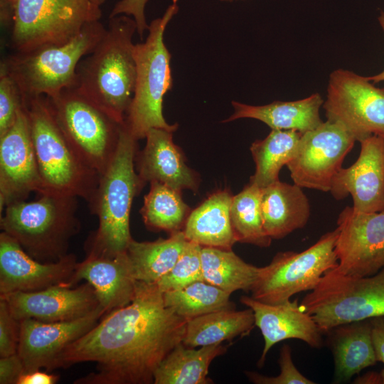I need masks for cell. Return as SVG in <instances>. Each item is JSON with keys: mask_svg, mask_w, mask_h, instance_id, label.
<instances>
[{"mask_svg": "<svg viewBox=\"0 0 384 384\" xmlns=\"http://www.w3.org/2000/svg\"><path fill=\"white\" fill-rule=\"evenodd\" d=\"M187 322L164 304L155 284L137 281L132 302L104 315L68 345L54 369L92 361L97 363L96 371L74 383H154L156 369L182 342Z\"/></svg>", "mask_w": 384, "mask_h": 384, "instance_id": "1", "label": "cell"}, {"mask_svg": "<svg viewBox=\"0 0 384 384\" xmlns=\"http://www.w3.org/2000/svg\"><path fill=\"white\" fill-rule=\"evenodd\" d=\"M134 19L120 14L108 26L94 50L77 67L75 87L119 124H123L136 82Z\"/></svg>", "mask_w": 384, "mask_h": 384, "instance_id": "2", "label": "cell"}, {"mask_svg": "<svg viewBox=\"0 0 384 384\" xmlns=\"http://www.w3.org/2000/svg\"><path fill=\"white\" fill-rule=\"evenodd\" d=\"M137 139L123 124L115 154L100 176L88 203L98 227L87 239V253L115 255L126 252L132 240L129 216L132 201L144 183L134 171Z\"/></svg>", "mask_w": 384, "mask_h": 384, "instance_id": "3", "label": "cell"}, {"mask_svg": "<svg viewBox=\"0 0 384 384\" xmlns=\"http://www.w3.org/2000/svg\"><path fill=\"white\" fill-rule=\"evenodd\" d=\"M105 0H0V18L10 28L15 52L61 44L100 21Z\"/></svg>", "mask_w": 384, "mask_h": 384, "instance_id": "4", "label": "cell"}, {"mask_svg": "<svg viewBox=\"0 0 384 384\" xmlns=\"http://www.w3.org/2000/svg\"><path fill=\"white\" fill-rule=\"evenodd\" d=\"M24 101L41 178L40 194L75 196L88 203L97 186L99 174L81 159L68 141L46 96Z\"/></svg>", "mask_w": 384, "mask_h": 384, "instance_id": "5", "label": "cell"}, {"mask_svg": "<svg viewBox=\"0 0 384 384\" xmlns=\"http://www.w3.org/2000/svg\"><path fill=\"white\" fill-rule=\"evenodd\" d=\"M77 198L43 193L35 201L12 203L1 215V229L33 259L58 261L68 255L70 240L80 229Z\"/></svg>", "mask_w": 384, "mask_h": 384, "instance_id": "6", "label": "cell"}, {"mask_svg": "<svg viewBox=\"0 0 384 384\" xmlns=\"http://www.w3.org/2000/svg\"><path fill=\"white\" fill-rule=\"evenodd\" d=\"M178 0H172L161 17L149 24L148 36L134 45L137 76L133 97L124 124L137 139L145 138L153 128L174 132L163 114V101L173 85L171 55L164 43L165 30L178 11Z\"/></svg>", "mask_w": 384, "mask_h": 384, "instance_id": "7", "label": "cell"}, {"mask_svg": "<svg viewBox=\"0 0 384 384\" xmlns=\"http://www.w3.org/2000/svg\"><path fill=\"white\" fill-rule=\"evenodd\" d=\"M106 28L100 21L94 22L66 43L15 52L1 60L0 67L17 82L24 99L53 97L75 87L78 63L94 50Z\"/></svg>", "mask_w": 384, "mask_h": 384, "instance_id": "8", "label": "cell"}, {"mask_svg": "<svg viewBox=\"0 0 384 384\" xmlns=\"http://www.w3.org/2000/svg\"><path fill=\"white\" fill-rule=\"evenodd\" d=\"M300 306L323 334L343 324L384 316V268L371 276L356 277L336 267L326 272Z\"/></svg>", "mask_w": 384, "mask_h": 384, "instance_id": "9", "label": "cell"}, {"mask_svg": "<svg viewBox=\"0 0 384 384\" xmlns=\"http://www.w3.org/2000/svg\"><path fill=\"white\" fill-rule=\"evenodd\" d=\"M46 97L57 124L75 151L89 167L102 174L115 154L122 124L75 87Z\"/></svg>", "mask_w": 384, "mask_h": 384, "instance_id": "10", "label": "cell"}, {"mask_svg": "<svg viewBox=\"0 0 384 384\" xmlns=\"http://www.w3.org/2000/svg\"><path fill=\"white\" fill-rule=\"evenodd\" d=\"M336 238V228L301 252H278L269 265L259 267L251 297L266 304H279L297 293L312 291L326 272L338 266Z\"/></svg>", "mask_w": 384, "mask_h": 384, "instance_id": "11", "label": "cell"}, {"mask_svg": "<svg viewBox=\"0 0 384 384\" xmlns=\"http://www.w3.org/2000/svg\"><path fill=\"white\" fill-rule=\"evenodd\" d=\"M323 108L327 120L342 125L356 141L384 134V88L375 87L367 77L334 70Z\"/></svg>", "mask_w": 384, "mask_h": 384, "instance_id": "12", "label": "cell"}, {"mask_svg": "<svg viewBox=\"0 0 384 384\" xmlns=\"http://www.w3.org/2000/svg\"><path fill=\"white\" fill-rule=\"evenodd\" d=\"M356 141L342 125L330 120L302 134L294 158L287 164L294 183L330 191L334 177Z\"/></svg>", "mask_w": 384, "mask_h": 384, "instance_id": "13", "label": "cell"}, {"mask_svg": "<svg viewBox=\"0 0 384 384\" xmlns=\"http://www.w3.org/2000/svg\"><path fill=\"white\" fill-rule=\"evenodd\" d=\"M336 268L356 276H371L384 268V210L374 213L346 207L337 219Z\"/></svg>", "mask_w": 384, "mask_h": 384, "instance_id": "14", "label": "cell"}, {"mask_svg": "<svg viewBox=\"0 0 384 384\" xmlns=\"http://www.w3.org/2000/svg\"><path fill=\"white\" fill-rule=\"evenodd\" d=\"M41 192L28 116L23 107L11 127L0 136V211Z\"/></svg>", "mask_w": 384, "mask_h": 384, "instance_id": "15", "label": "cell"}, {"mask_svg": "<svg viewBox=\"0 0 384 384\" xmlns=\"http://www.w3.org/2000/svg\"><path fill=\"white\" fill-rule=\"evenodd\" d=\"M18 321L33 319L43 322L68 321L85 317L100 306L92 286L86 282L76 288L65 284L36 292L0 295Z\"/></svg>", "mask_w": 384, "mask_h": 384, "instance_id": "16", "label": "cell"}, {"mask_svg": "<svg viewBox=\"0 0 384 384\" xmlns=\"http://www.w3.org/2000/svg\"><path fill=\"white\" fill-rule=\"evenodd\" d=\"M77 264L73 254H68L53 262L38 261L27 254L15 239L2 231L0 234V295L36 292L61 284L69 286Z\"/></svg>", "mask_w": 384, "mask_h": 384, "instance_id": "17", "label": "cell"}, {"mask_svg": "<svg viewBox=\"0 0 384 384\" xmlns=\"http://www.w3.org/2000/svg\"><path fill=\"white\" fill-rule=\"evenodd\" d=\"M105 311L100 306L93 313L73 321L43 322L33 319L20 321V337L17 353L25 373L54 370L62 351L92 329Z\"/></svg>", "mask_w": 384, "mask_h": 384, "instance_id": "18", "label": "cell"}, {"mask_svg": "<svg viewBox=\"0 0 384 384\" xmlns=\"http://www.w3.org/2000/svg\"><path fill=\"white\" fill-rule=\"evenodd\" d=\"M359 142L357 160L351 166L340 169L330 192L336 200L351 195L356 211L380 212L384 210V137L373 134Z\"/></svg>", "mask_w": 384, "mask_h": 384, "instance_id": "19", "label": "cell"}, {"mask_svg": "<svg viewBox=\"0 0 384 384\" xmlns=\"http://www.w3.org/2000/svg\"><path fill=\"white\" fill-rule=\"evenodd\" d=\"M240 302L252 310L255 324L264 338L258 366H263L268 351L274 344L286 339H299L315 348L322 346L323 333L312 316L299 305L297 299L270 304L242 296Z\"/></svg>", "mask_w": 384, "mask_h": 384, "instance_id": "20", "label": "cell"}, {"mask_svg": "<svg viewBox=\"0 0 384 384\" xmlns=\"http://www.w3.org/2000/svg\"><path fill=\"white\" fill-rule=\"evenodd\" d=\"M85 280L94 288L105 314L129 304L135 294L136 282L127 252L115 255L87 253L78 262L68 284Z\"/></svg>", "mask_w": 384, "mask_h": 384, "instance_id": "21", "label": "cell"}, {"mask_svg": "<svg viewBox=\"0 0 384 384\" xmlns=\"http://www.w3.org/2000/svg\"><path fill=\"white\" fill-rule=\"evenodd\" d=\"M173 132L159 128L147 132L146 145L137 156L138 175L144 183L157 181L178 191L185 188L195 191L196 176L174 143Z\"/></svg>", "mask_w": 384, "mask_h": 384, "instance_id": "22", "label": "cell"}, {"mask_svg": "<svg viewBox=\"0 0 384 384\" xmlns=\"http://www.w3.org/2000/svg\"><path fill=\"white\" fill-rule=\"evenodd\" d=\"M323 104L319 93L295 101H274L265 105H250L233 101L234 112L223 122L251 118L262 122L272 129L295 130L304 134L323 123L319 114Z\"/></svg>", "mask_w": 384, "mask_h": 384, "instance_id": "23", "label": "cell"}, {"mask_svg": "<svg viewBox=\"0 0 384 384\" xmlns=\"http://www.w3.org/2000/svg\"><path fill=\"white\" fill-rule=\"evenodd\" d=\"M261 213L266 234L282 239L306 225L310 206L302 187L278 180L262 188Z\"/></svg>", "mask_w": 384, "mask_h": 384, "instance_id": "24", "label": "cell"}, {"mask_svg": "<svg viewBox=\"0 0 384 384\" xmlns=\"http://www.w3.org/2000/svg\"><path fill=\"white\" fill-rule=\"evenodd\" d=\"M326 334L334 361V383L348 382L362 370L376 365L370 319L343 324Z\"/></svg>", "mask_w": 384, "mask_h": 384, "instance_id": "25", "label": "cell"}, {"mask_svg": "<svg viewBox=\"0 0 384 384\" xmlns=\"http://www.w3.org/2000/svg\"><path fill=\"white\" fill-rule=\"evenodd\" d=\"M232 198L228 191H220L193 210L183 230L186 239L202 247L231 250L237 242L230 215Z\"/></svg>", "mask_w": 384, "mask_h": 384, "instance_id": "26", "label": "cell"}, {"mask_svg": "<svg viewBox=\"0 0 384 384\" xmlns=\"http://www.w3.org/2000/svg\"><path fill=\"white\" fill-rule=\"evenodd\" d=\"M227 346L220 343L198 349L178 343L161 362L154 373V384H210L208 368L212 361L224 354Z\"/></svg>", "mask_w": 384, "mask_h": 384, "instance_id": "27", "label": "cell"}, {"mask_svg": "<svg viewBox=\"0 0 384 384\" xmlns=\"http://www.w3.org/2000/svg\"><path fill=\"white\" fill-rule=\"evenodd\" d=\"M187 239L183 231L171 233L166 239L137 242L132 239L126 252L136 281L155 284L174 266Z\"/></svg>", "mask_w": 384, "mask_h": 384, "instance_id": "28", "label": "cell"}, {"mask_svg": "<svg viewBox=\"0 0 384 384\" xmlns=\"http://www.w3.org/2000/svg\"><path fill=\"white\" fill-rule=\"evenodd\" d=\"M255 326L252 310H221L188 321L182 343L190 348L221 343L247 335Z\"/></svg>", "mask_w": 384, "mask_h": 384, "instance_id": "29", "label": "cell"}, {"mask_svg": "<svg viewBox=\"0 0 384 384\" xmlns=\"http://www.w3.org/2000/svg\"><path fill=\"white\" fill-rule=\"evenodd\" d=\"M302 134L295 130L272 129L265 139L254 142L250 151L255 172L250 183L264 188L278 181L282 166L294 158Z\"/></svg>", "mask_w": 384, "mask_h": 384, "instance_id": "30", "label": "cell"}, {"mask_svg": "<svg viewBox=\"0 0 384 384\" xmlns=\"http://www.w3.org/2000/svg\"><path fill=\"white\" fill-rule=\"evenodd\" d=\"M201 265L204 281L230 294L250 292L259 270L232 250L212 247H202Z\"/></svg>", "mask_w": 384, "mask_h": 384, "instance_id": "31", "label": "cell"}, {"mask_svg": "<svg viewBox=\"0 0 384 384\" xmlns=\"http://www.w3.org/2000/svg\"><path fill=\"white\" fill-rule=\"evenodd\" d=\"M230 294L203 280L164 292L163 299L167 307L188 321L217 311L235 309Z\"/></svg>", "mask_w": 384, "mask_h": 384, "instance_id": "32", "label": "cell"}, {"mask_svg": "<svg viewBox=\"0 0 384 384\" xmlns=\"http://www.w3.org/2000/svg\"><path fill=\"white\" fill-rule=\"evenodd\" d=\"M180 192L157 181L150 183L140 210L147 228L171 233L181 230L190 210Z\"/></svg>", "mask_w": 384, "mask_h": 384, "instance_id": "33", "label": "cell"}, {"mask_svg": "<svg viewBox=\"0 0 384 384\" xmlns=\"http://www.w3.org/2000/svg\"><path fill=\"white\" fill-rule=\"evenodd\" d=\"M262 188L249 183L233 196L230 220L237 242L268 247L272 239L266 234L261 213Z\"/></svg>", "mask_w": 384, "mask_h": 384, "instance_id": "34", "label": "cell"}, {"mask_svg": "<svg viewBox=\"0 0 384 384\" xmlns=\"http://www.w3.org/2000/svg\"><path fill=\"white\" fill-rule=\"evenodd\" d=\"M202 246L187 240L183 251L172 269L155 284L162 292L181 289L193 282L203 281Z\"/></svg>", "mask_w": 384, "mask_h": 384, "instance_id": "35", "label": "cell"}, {"mask_svg": "<svg viewBox=\"0 0 384 384\" xmlns=\"http://www.w3.org/2000/svg\"><path fill=\"white\" fill-rule=\"evenodd\" d=\"M24 102L23 95L17 82L0 67V136L14 124Z\"/></svg>", "mask_w": 384, "mask_h": 384, "instance_id": "36", "label": "cell"}, {"mask_svg": "<svg viewBox=\"0 0 384 384\" xmlns=\"http://www.w3.org/2000/svg\"><path fill=\"white\" fill-rule=\"evenodd\" d=\"M279 365L280 373L277 376H266L257 372L246 371L248 379L256 384H314L311 380L305 377L293 363L292 349L284 344L280 349Z\"/></svg>", "mask_w": 384, "mask_h": 384, "instance_id": "37", "label": "cell"}, {"mask_svg": "<svg viewBox=\"0 0 384 384\" xmlns=\"http://www.w3.org/2000/svg\"><path fill=\"white\" fill-rule=\"evenodd\" d=\"M20 337V321L11 314L6 302L0 299V356L17 353Z\"/></svg>", "mask_w": 384, "mask_h": 384, "instance_id": "38", "label": "cell"}, {"mask_svg": "<svg viewBox=\"0 0 384 384\" xmlns=\"http://www.w3.org/2000/svg\"><path fill=\"white\" fill-rule=\"evenodd\" d=\"M149 0H119L114 6L109 18L120 14L132 17L137 27V33L142 40L144 33L148 31L149 24L145 16V8Z\"/></svg>", "mask_w": 384, "mask_h": 384, "instance_id": "39", "label": "cell"}, {"mask_svg": "<svg viewBox=\"0 0 384 384\" xmlns=\"http://www.w3.org/2000/svg\"><path fill=\"white\" fill-rule=\"evenodd\" d=\"M24 373L25 368L18 353L1 357V384H17L19 377Z\"/></svg>", "mask_w": 384, "mask_h": 384, "instance_id": "40", "label": "cell"}, {"mask_svg": "<svg viewBox=\"0 0 384 384\" xmlns=\"http://www.w3.org/2000/svg\"><path fill=\"white\" fill-rule=\"evenodd\" d=\"M372 341L378 362L384 363V316L370 319Z\"/></svg>", "mask_w": 384, "mask_h": 384, "instance_id": "41", "label": "cell"}, {"mask_svg": "<svg viewBox=\"0 0 384 384\" xmlns=\"http://www.w3.org/2000/svg\"><path fill=\"white\" fill-rule=\"evenodd\" d=\"M58 380V375L36 370L23 373L17 384H55Z\"/></svg>", "mask_w": 384, "mask_h": 384, "instance_id": "42", "label": "cell"}, {"mask_svg": "<svg viewBox=\"0 0 384 384\" xmlns=\"http://www.w3.org/2000/svg\"><path fill=\"white\" fill-rule=\"evenodd\" d=\"M354 383H384V369L380 373L368 372L357 377Z\"/></svg>", "mask_w": 384, "mask_h": 384, "instance_id": "43", "label": "cell"}, {"mask_svg": "<svg viewBox=\"0 0 384 384\" xmlns=\"http://www.w3.org/2000/svg\"><path fill=\"white\" fill-rule=\"evenodd\" d=\"M378 21H379V23L384 32V12L380 11V15L378 16ZM368 79L371 81L373 83H378L379 82H382V81H384V70L375 75H373V76H371V77H367Z\"/></svg>", "mask_w": 384, "mask_h": 384, "instance_id": "44", "label": "cell"}, {"mask_svg": "<svg viewBox=\"0 0 384 384\" xmlns=\"http://www.w3.org/2000/svg\"><path fill=\"white\" fill-rule=\"evenodd\" d=\"M221 1H244V0H220Z\"/></svg>", "mask_w": 384, "mask_h": 384, "instance_id": "45", "label": "cell"}, {"mask_svg": "<svg viewBox=\"0 0 384 384\" xmlns=\"http://www.w3.org/2000/svg\"><path fill=\"white\" fill-rule=\"evenodd\" d=\"M380 135H382L384 137V134H380Z\"/></svg>", "mask_w": 384, "mask_h": 384, "instance_id": "46", "label": "cell"}]
</instances>
